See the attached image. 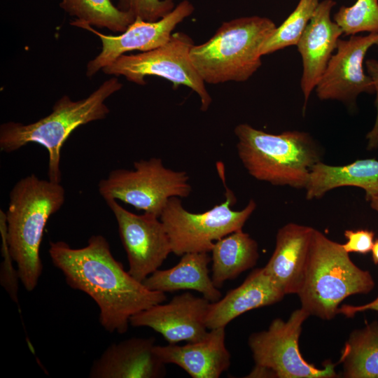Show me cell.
Wrapping results in <instances>:
<instances>
[{
    "instance_id": "obj_28",
    "label": "cell",
    "mask_w": 378,
    "mask_h": 378,
    "mask_svg": "<svg viewBox=\"0 0 378 378\" xmlns=\"http://www.w3.org/2000/svg\"><path fill=\"white\" fill-rule=\"evenodd\" d=\"M6 213L0 211V232L1 237V255L3 261L0 267V283L6 290L12 300L19 304L18 288L20 276L18 269L13 265V259L10 253L6 239Z\"/></svg>"
},
{
    "instance_id": "obj_6",
    "label": "cell",
    "mask_w": 378,
    "mask_h": 378,
    "mask_svg": "<svg viewBox=\"0 0 378 378\" xmlns=\"http://www.w3.org/2000/svg\"><path fill=\"white\" fill-rule=\"evenodd\" d=\"M374 284L370 272L357 267L342 244L314 230L304 281L298 294L302 308L309 315L331 320L345 298L368 293Z\"/></svg>"
},
{
    "instance_id": "obj_8",
    "label": "cell",
    "mask_w": 378,
    "mask_h": 378,
    "mask_svg": "<svg viewBox=\"0 0 378 378\" xmlns=\"http://www.w3.org/2000/svg\"><path fill=\"white\" fill-rule=\"evenodd\" d=\"M134 168L113 170L99 182L98 191L105 201L120 200L160 218L171 197L190 195L188 174L165 167L160 158L136 161Z\"/></svg>"
},
{
    "instance_id": "obj_32",
    "label": "cell",
    "mask_w": 378,
    "mask_h": 378,
    "mask_svg": "<svg viewBox=\"0 0 378 378\" xmlns=\"http://www.w3.org/2000/svg\"><path fill=\"white\" fill-rule=\"evenodd\" d=\"M370 203V206L378 213V193L369 197L368 199Z\"/></svg>"
},
{
    "instance_id": "obj_15",
    "label": "cell",
    "mask_w": 378,
    "mask_h": 378,
    "mask_svg": "<svg viewBox=\"0 0 378 378\" xmlns=\"http://www.w3.org/2000/svg\"><path fill=\"white\" fill-rule=\"evenodd\" d=\"M334 0L319 2L296 46L302 58L300 88L304 111L309 98L321 79L343 31L331 19Z\"/></svg>"
},
{
    "instance_id": "obj_12",
    "label": "cell",
    "mask_w": 378,
    "mask_h": 378,
    "mask_svg": "<svg viewBox=\"0 0 378 378\" xmlns=\"http://www.w3.org/2000/svg\"><path fill=\"white\" fill-rule=\"evenodd\" d=\"M194 10L192 3L183 0L159 20L148 22L136 18L125 31L118 36L104 34L90 24L76 20L71 22L73 26L94 33L102 41L100 53L87 64L86 76H93L127 52L133 50L148 51L164 44L170 38L176 27L189 17Z\"/></svg>"
},
{
    "instance_id": "obj_5",
    "label": "cell",
    "mask_w": 378,
    "mask_h": 378,
    "mask_svg": "<svg viewBox=\"0 0 378 378\" xmlns=\"http://www.w3.org/2000/svg\"><path fill=\"white\" fill-rule=\"evenodd\" d=\"M276 27L258 15L223 22L207 41L192 46V63L204 83L246 81L261 66L262 47Z\"/></svg>"
},
{
    "instance_id": "obj_18",
    "label": "cell",
    "mask_w": 378,
    "mask_h": 378,
    "mask_svg": "<svg viewBox=\"0 0 378 378\" xmlns=\"http://www.w3.org/2000/svg\"><path fill=\"white\" fill-rule=\"evenodd\" d=\"M225 328L209 330L202 340L178 346L155 345L154 352L164 364H174L192 378H218L230 365Z\"/></svg>"
},
{
    "instance_id": "obj_2",
    "label": "cell",
    "mask_w": 378,
    "mask_h": 378,
    "mask_svg": "<svg viewBox=\"0 0 378 378\" xmlns=\"http://www.w3.org/2000/svg\"><path fill=\"white\" fill-rule=\"evenodd\" d=\"M65 189L32 174L20 179L9 194L6 213V239L20 282L29 292L43 272L39 251L49 218L63 206Z\"/></svg>"
},
{
    "instance_id": "obj_9",
    "label": "cell",
    "mask_w": 378,
    "mask_h": 378,
    "mask_svg": "<svg viewBox=\"0 0 378 378\" xmlns=\"http://www.w3.org/2000/svg\"><path fill=\"white\" fill-rule=\"evenodd\" d=\"M310 316L303 308L294 311L284 321L274 319L266 330L251 334L248 340L255 368L248 377L332 378L335 365L316 368L307 363L299 350L298 340L304 321Z\"/></svg>"
},
{
    "instance_id": "obj_1",
    "label": "cell",
    "mask_w": 378,
    "mask_h": 378,
    "mask_svg": "<svg viewBox=\"0 0 378 378\" xmlns=\"http://www.w3.org/2000/svg\"><path fill=\"white\" fill-rule=\"evenodd\" d=\"M48 253L66 284L96 302L99 323L108 332H126L133 315L167 300L164 293L148 289L125 271L101 234L91 236L80 248L50 241Z\"/></svg>"
},
{
    "instance_id": "obj_4",
    "label": "cell",
    "mask_w": 378,
    "mask_h": 378,
    "mask_svg": "<svg viewBox=\"0 0 378 378\" xmlns=\"http://www.w3.org/2000/svg\"><path fill=\"white\" fill-rule=\"evenodd\" d=\"M234 132L241 163L259 181L304 188L312 167L321 161L318 144L305 132L274 134L242 123L235 127Z\"/></svg>"
},
{
    "instance_id": "obj_33",
    "label": "cell",
    "mask_w": 378,
    "mask_h": 378,
    "mask_svg": "<svg viewBox=\"0 0 378 378\" xmlns=\"http://www.w3.org/2000/svg\"><path fill=\"white\" fill-rule=\"evenodd\" d=\"M372 260L374 264H378V239L374 241L372 248Z\"/></svg>"
},
{
    "instance_id": "obj_17",
    "label": "cell",
    "mask_w": 378,
    "mask_h": 378,
    "mask_svg": "<svg viewBox=\"0 0 378 378\" xmlns=\"http://www.w3.org/2000/svg\"><path fill=\"white\" fill-rule=\"evenodd\" d=\"M314 228L289 223L276 234V246L264 267L285 294H298L304 278Z\"/></svg>"
},
{
    "instance_id": "obj_3",
    "label": "cell",
    "mask_w": 378,
    "mask_h": 378,
    "mask_svg": "<svg viewBox=\"0 0 378 378\" xmlns=\"http://www.w3.org/2000/svg\"><path fill=\"white\" fill-rule=\"evenodd\" d=\"M122 87L118 78L113 76L84 99L73 101L67 95L62 96L49 115L36 122L22 124L9 121L1 124V151L12 153L30 143L43 146L48 153V179L60 183L63 144L78 127L104 119L110 111L106 100Z\"/></svg>"
},
{
    "instance_id": "obj_24",
    "label": "cell",
    "mask_w": 378,
    "mask_h": 378,
    "mask_svg": "<svg viewBox=\"0 0 378 378\" xmlns=\"http://www.w3.org/2000/svg\"><path fill=\"white\" fill-rule=\"evenodd\" d=\"M59 6L78 21L115 32L125 31L136 19L111 0H61Z\"/></svg>"
},
{
    "instance_id": "obj_31",
    "label": "cell",
    "mask_w": 378,
    "mask_h": 378,
    "mask_svg": "<svg viewBox=\"0 0 378 378\" xmlns=\"http://www.w3.org/2000/svg\"><path fill=\"white\" fill-rule=\"evenodd\" d=\"M366 310L378 312V295L373 301L363 305L343 304L340 308H338L337 314H342L347 317H353L356 313Z\"/></svg>"
},
{
    "instance_id": "obj_26",
    "label": "cell",
    "mask_w": 378,
    "mask_h": 378,
    "mask_svg": "<svg viewBox=\"0 0 378 378\" xmlns=\"http://www.w3.org/2000/svg\"><path fill=\"white\" fill-rule=\"evenodd\" d=\"M346 36L378 32V0H356L351 6H341L333 15Z\"/></svg>"
},
{
    "instance_id": "obj_14",
    "label": "cell",
    "mask_w": 378,
    "mask_h": 378,
    "mask_svg": "<svg viewBox=\"0 0 378 378\" xmlns=\"http://www.w3.org/2000/svg\"><path fill=\"white\" fill-rule=\"evenodd\" d=\"M211 302L190 292L175 295L169 302L159 303L130 318L134 327H148L161 334L169 344L194 342L208 333L205 319Z\"/></svg>"
},
{
    "instance_id": "obj_30",
    "label": "cell",
    "mask_w": 378,
    "mask_h": 378,
    "mask_svg": "<svg viewBox=\"0 0 378 378\" xmlns=\"http://www.w3.org/2000/svg\"><path fill=\"white\" fill-rule=\"evenodd\" d=\"M367 73L371 78L376 94L375 106L377 115L372 129L367 134L368 150L378 148V60L370 59L365 61Z\"/></svg>"
},
{
    "instance_id": "obj_19",
    "label": "cell",
    "mask_w": 378,
    "mask_h": 378,
    "mask_svg": "<svg viewBox=\"0 0 378 378\" xmlns=\"http://www.w3.org/2000/svg\"><path fill=\"white\" fill-rule=\"evenodd\" d=\"M285 294L267 274L264 267L251 272L238 287L211 302L205 323L209 330L225 328L245 312L280 302Z\"/></svg>"
},
{
    "instance_id": "obj_13",
    "label": "cell",
    "mask_w": 378,
    "mask_h": 378,
    "mask_svg": "<svg viewBox=\"0 0 378 378\" xmlns=\"http://www.w3.org/2000/svg\"><path fill=\"white\" fill-rule=\"evenodd\" d=\"M374 46H378V32L353 35L346 40L340 38L335 52L315 88L318 99L351 105L360 94L374 93L372 79L363 68L365 55Z\"/></svg>"
},
{
    "instance_id": "obj_7",
    "label": "cell",
    "mask_w": 378,
    "mask_h": 378,
    "mask_svg": "<svg viewBox=\"0 0 378 378\" xmlns=\"http://www.w3.org/2000/svg\"><path fill=\"white\" fill-rule=\"evenodd\" d=\"M217 167L225 188L224 202L202 213H192L183 207L180 197H173L160 216L169 238L172 253L176 255L211 252L217 240L242 229L256 209V203L251 200L243 209H232L237 202L236 197L225 184L222 163Z\"/></svg>"
},
{
    "instance_id": "obj_25",
    "label": "cell",
    "mask_w": 378,
    "mask_h": 378,
    "mask_svg": "<svg viewBox=\"0 0 378 378\" xmlns=\"http://www.w3.org/2000/svg\"><path fill=\"white\" fill-rule=\"evenodd\" d=\"M319 0H299L288 18L276 27L261 49L262 56L296 46L314 13Z\"/></svg>"
},
{
    "instance_id": "obj_16",
    "label": "cell",
    "mask_w": 378,
    "mask_h": 378,
    "mask_svg": "<svg viewBox=\"0 0 378 378\" xmlns=\"http://www.w3.org/2000/svg\"><path fill=\"white\" fill-rule=\"evenodd\" d=\"M155 339L132 337L113 343L94 360L91 378H159L166 374L154 352Z\"/></svg>"
},
{
    "instance_id": "obj_29",
    "label": "cell",
    "mask_w": 378,
    "mask_h": 378,
    "mask_svg": "<svg viewBox=\"0 0 378 378\" xmlns=\"http://www.w3.org/2000/svg\"><path fill=\"white\" fill-rule=\"evenodd\" d=\"M344 237L347 239L345 244H342L344 250L349 253L366 254L372 251L374 244V233L368 230L344 231Z\"/></svg>"
},
{
    "instance_id": "obj_21",
    "label": "cell",
    "mask_w": 378,
    "mask_h": 378,
    "mask_svg": "<svg viewBox=\"0 0 378 378\" xmlns=\"http://www.w3.org/2000/svg\"><path fill=\"white\" fill-rule=\"evenodd\" d=\"M343 186H354L365 191L366 199L378 193V160H357L342 166L326 164L321 161L311 169L306 186L308 200L322 197L326 192Z\"/></svg>"
},
{
    "instance_id": "obj_20",
    "label": "cell",
    "mask_w": 378,
    "mask_h": 378,
    "mask_svg": "<svg viewBox=\"0 0 378 378\" xmlns=\"http://www.w3.org/2000/svg\"><path fill=\"white\" fill-rule=\"evenodd\" d=\"M211 258L208 253H187L179 262L167 270L155 271L143 284L151 290L171 293L192 290L202 293L211 302L221 298V293L214 284L208 265Z\"/></svg>"
},
{
    "instance_id": "obj_11",
    "label": "cell",
    "mask_w": 378,
    "mask_h": 378,
    "mask_svg": "<svg viewBox=\"0 0 378 378\" xmlns=\"http://www.w3.org/2000/svg\"><path fill=\"white\" fill-rule=\"evenodd\" d=\"M118 226L126 251L129 273L143 282L158 270L172 253L169 236L160 218L144 213L138 215L120 206L117 200L106 201Z\"/></svg>"
},
{
    "instance_id": "obj_10",
    "label": "cell",
    "mask_w": 378,
    "mask_h": 378,
    "mask_svg": "<svg viewBox=\"0 0 378 378\" xmlns=\"http://www.w3.org/2000/svg\"><path fill=\"white\" fill-rule=\"evenodd\" d=\"M194 45L188 34L174 32L164 44L137 54L122 55L102 71L116 77L122 76L128 81L141 85L146 83L147 76L162 77L176 88L185 85L197 94L200 109L206 111L212 99L190 59V52Z\"/></svg>"
},
{
    "instance_id": "obj_27",
    "label": "cell",
    "mask_w": 378,
    "mask_h": 378,
    "mask_svg": "<svg viewBox=\"0 0 378 378\" xmlns=\"http://www.w3.org/2000/svg\"><path fill=\"white\" fill-rule=\"evenodd\" d=\"M117 8L135 18L155 22L169 13L174 8V0H118Z\"/></svg>"
},
{
    "instance_id": "obj_23",
    "label": "cell",
    "mask_w": 378,
    "mask_h": 378,
    "mask_svg": "<svg viewBox=\"0 0 378 378\" xmlns=\"http://www.w3.org/2000/svg\"><path fill=\"white\" fill-rule=\"evenodd\" d=\"M340 362L346 378H378V323L353 331L342 351Z\"/></svg>"
},
{
    "instance_id": "obj_22",
    "label": "cell",
    "mask_w": 378,
    "mask_h": 378,
    "mask_svg": "<svg viewBox=\"0 0 378 378\" xmlns=\"http://www.w3.org/2000/svg\"><path fill=\"white\" fill-rule=\"evenodd\" d=\"M211 252V279L218 288L253 267L259 258L256 241L242 229L217 240Z\"/></svg>"
}]
</instances>
